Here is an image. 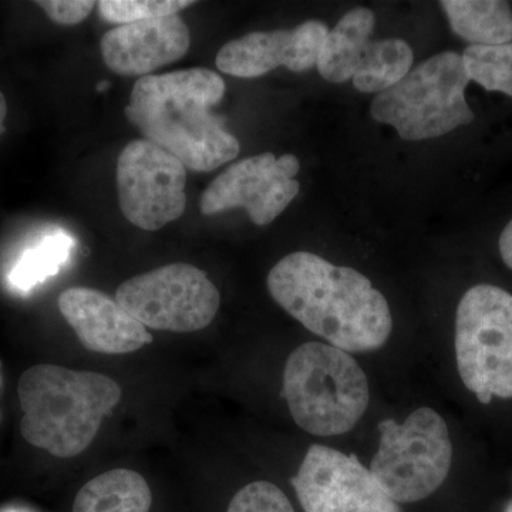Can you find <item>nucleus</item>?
Returning a JSON list of instances; mask_svg holds the SVG:
<instances>
[{
  "instance_id": "f257e3e1",
  "label": "nucleus",
  "mask_w": 512,
  "mask_h": 512,
  "mask_svg": "<svg viewBox=\"0 0 512 512\" xmlns=\"http://www.w3.org/2000/svg\"><path fill=\"white\" fill-rule=\"evenodd\" d=\"M266 284L282 309L330 346L373 352L390 338L389 303L356 269L311 252H293L271 269Z\"/></svg>"
},
{
  "instance_id": "f03ea898",
  "label": "nucleus",
  "mask_w": 512,
  "mask_h": 512,
  "mask_svg": "<svg viewBox=\"0 0 512 512\" xmlns=\"http://www.w3.org/2000/svg\"><path fill=\"white\" fill-rule=\"evenodd\" d=\"M224 96V79L204 67L151 74L134 84L124 114L187 170L211 173L241 151L237 137L212 111Z\"/></svg>"
},
{
  "instance_id": "7ed1b4c3",
  "label": "nucleus",
  "mask_w": 512,
  "mask_h": 512,
  "mask_svg": "<svg viewBox=\"0 0 512 512\" xmlns=\"http://www.w3.org/2000/svg\"><path fill=\"white\" fill-rule=\"evenodd\" d=\"M18 394L23 439L59 458L86 451L123 396L110 377L56 365L26 370Z\"/></svg>"
},
{
  "instance_id": "20e7f679",
  "label": "nucleus",
  "mask_w": 512,
  "mask_h": 512,
  "mask_svg": "<svg viewBox=\"0 0 512 512\" xmlns=\"http://www.w3.org/2000/svg\"><path fill=\"white\" fill-rule=\"evenodd\" d=\"M282 393L295 423L318 437L348 433L370 402L365 370L350 353L320 342L303 343L289 355Z\"/></svg>"
},
{
  "instance_id": "39448f33",
  "label": "nucleus",
  "mask_w": 512,
  "mask_h": 512,
  "mask_svg": "<svg viewBox=\"0 0 512 512\" xmlns=\"http://www.w3.org/2000/svg\"><path fill=\"white\" fill-rule=\"evenodd\" d=\"M470 83L463 55L443 52L430 57L399 83L377 94L370 114L396 128L404 140H430L474 121L466 100Z\"/></svg>"
},
{
  "instance_id": "423d86ee",
  "label": "nucleus",
  "mask_w": 512,
  "mask_h": 512,
  "mask_svg": "<svg viewBox=\"0 0 512 512\" xmlns=\"http://www.w3.org/2000/svg\"><path fill=\"white\" fill-rule=\"evenodd\" d=\"M380 441L370 473L397 504L417 503L436 493L453 461L446 421L430 407L414 410L404 423H379Z\"/></svg>"
},
{
  "instance_id": "0eeeda50",
  "label": "nucleus",
  "mask_w": 512,
  "mask_h": 512,
  "mask_svg": "<svg viewBox=\"0 0 512 512\" xmlns=\"http://www.w3.org/2000/svg\"><path fill=\"white\" fill-rule=\"evenodd\" d=\"M456 357L478 402L512 399V295L494 285L468 289L458 303Z\"/></svg>"
},
{
  "instance_id": "6e6552de",
  "label": "nucleus",
  "mask_w": 512,
  "mask_h": 512,
  "mask_svg": "<svg viewBox=\"0 0 512 512\" xmlns=\"http://www.w3.org/2000/svg\"><path fill=\"white\" fill-rule=\"evenodd\" d=\"M116 301L147 329L192 333L215 319L221 296L197 266L170 264L123 282Z\"/></svg>"
},
{
  "instance_id": "1a4fd4ad",
  "label": "nucleus",
  "mask_w": 512,
  "mask_h": 512,
  "mask_svg": "<svg viewBox=\"0 0 512 512\" xmlns=\"http://www.w3.org/2000/svg\"><path fill=\"white\" fill-rule=\"evenodd\" d=\"M120 210L144 231H158L184 214L187 168L146 138L128 143L117 160Z\"/></svg>"
},
{
  "instance_id": "9d476101",
  "label": "nucleus",
  "mask_w": 512,
  "mask_h": 512,
  "mask_svg": "<svg viewBox=\"0 0 512 512\" xmlns=\"http://www.w3.org/2000/svg\"><path fill=\"white\" fill-rule=\"evenodd\" d=\"M298 158L284 154L264 153L244 158L218 175L200 201L204 215L245 208L249 218L259 227L271 224L299 194L301 184Z\"/></svg>"
},
{
  "instance_id": "9b49d317",
  "label": "nucleus",
  "mask_w": 512,
  "mask_h": 512,
  "mask_svg": "<svg viewBox=\"0 0 512 512\" xmlns=\"http://www.w3.org/2000/svg\"><path fill=\"white\" fill-rule=\"evenodd\" d=\"M292 485L305 512H402L355 454L313 444Z\"/></svg>"
},
{
  "instance_id": "f8f14e48",
  "label": "nucleus",
  "mask_w": 512,
  "mask_h": 512,
  "mask_svg": "<svg viewBox=\"0 0 512 512\" xmlns=\"http://www.w3.org/2000/svg\"><path fill=\"white\" fill-rule=\"evenodd\" d=\"M328 33L319 20H308L288 30L251 32L222 46L215 63L220 72L239 79H256L279 66L306 72L318 64Z\"/></svg>"
},
{
  "instance_id": "ddd939ff",
  "label": "nucleus",
  "mask_w": 512,
  "mask_h": 512,
  "mask_svg": "<svg viewBox=\"0 0 512 512\" xmlns=\"http://www.w3.org/2000/svg\"><path fill=\"white\" fill-rule=\"evenodd\" d=\"M191 33L180 15L117 26L101 37L103 62L124 77H146L187 55Z\"/></svg>"
},
{
  "instance_id": "4468645a",
  "label": "nucleus",
  "mask_w": 512,
  "mask_h": 512,
  "mask_svg": "<svg viewBox=\"0 0 512 512\" xmlns=\"http://www.w3.org/2000/svg\"><path fill=\"white\" fill-rule=\"evenodd\" d=\"M57 305L80 343L90 352L127 355L153 342L146 326L104 292L82 286L66 289L60 293Z\"/></svg>"
},
{
  "instance_id": "2eb2a0df",
  "label": "nucleus",
  "mask_w": 512,
  "mask_h": 512,
  "mask_svg": "<svg viewBox=\"0 0 512 512\" xmlns=\"http://www.w3.org/2000/svg\"><path fill=\"white\" fill-rule=\"evenodd\" d=\"M375 23L373 10L360 6L349 10L335 28L329 30L316 64L326 82L339 84L353 79Z\"/></svg>"
},
{
  "instance_id": "dca6fc26",
  "label": "nucleus",
  "mask_w": 512,
  "mask_h": 512,
  "mask_svg": "<svg viewBox=\"0 0 512 512\" xmlns=\"http://www.w3.org/2000/svg\"><path fill=\"white\" fill-rule=\"evenodd\" d=\"M153 494L137 471L117 468L94 477L76 495L73 512H150Z\"/></svg>"
},
{
  "instance_id": "f3484780",
  "label": "nucleus",
  "mask_w": 512,
  "mask_h": 512,
  "mask_svg": "<svg viewBox=\"0 0 512 512\" xmlns=\"http://www.w3.org/2000/svg\"><path fill=\"white\" fill-rule=\"evenodd\" d=\"M451 29L471 46H498L512 40V12L501 0L440 2Z\"/></svg>"
},
{
  "instance_id": "a211bd4d",
  "label": "nucleus",
  "mask_w": 512,
  "mask_h": 512,
  "mask_svg": "<svg viewBox=\"0 0 512 512\" xmlns=\"http://www.w3.org/2000/svg\"><path fill=\"white\" fill-rule=\"evenodd\" d=\"M413 49L403 39L370 40L357 64L353 86L362 93H383L412 69Z\"/></svg>"
},
{
  "instance_id": "6ab92c4d",
  "label": "nucleus",
  "mask_w": 512,
  "mask_h": 512,
  "mask_svg": "<svg viewBox=\"0 0 512 512\" xmlns=\"http://www.w3.org/2000/svg\"><path fill=\"white\" fill-rule=\"evenodd\" d=\"M73 247V239L64 232L49 235L35 248H30L23 254L10 272V282L20 291L35 288L37 284L59 272L60 266L69 259Z\"/></svg>"
},
{
  "instance_id": "aec40b11",
  "label": "nucleus",
  "mask_w": 512,
  "mask_h": 512,
  "mask_svg": "<svg viewBox=\"0 0 512 512\" xmlns=\"http://www.w3.org/2000/svg\"><path fill=\"white\" fill-rule=\"evenodd\" d=\"M463 60L470 80L487 92H501L512 97V42L467 47Z\"/></svg>"
},
{
  "instance_id": "412c9836",
  "label": "nucleus",
  "mask_w": 512,
  "mask_h": 512,
  "mask_svg": "<svg viewBox=\"0 0 512 512\" xmlns=\"http://www.w3.org/2000/svg\"><path fill=\"white\" fill-rule=\"evenodd\" d=\"M194 3L191 0H101L97 8L106 22L123 26L178 15Z\"/></svg>"
},
{
  "instance_id": "4be33fe9",
  "label": "nucleus",
  "mask_w": 512,
  "mask_h": 512,
  "mask_svg": "<svg viewBox=\"0 0 512 512\" xmlns=\"http://www.w3.org/2000/svg\"><path fill=\"white\" fill-rule=\"evenodd\" d=\"M227 512H295L289 498L278 485L255 481L235 494Z\"/></svg>"
},
{
  "instance_id": "5701e85b",
  "label": "nucleus",
  "mask_w": 512,
  "mask_h": 512,
  "mask_svg": "<svg viewBox=\"0 0 512 512\" xmlns=\"http://www.w3.org/2000/svg\"><path fill=\"white\" fill-rule=\"evenodd\" d=\"M36 5L57 25L74 26L89 18L97 3L93 0H39Z\"/></svg>"
},
{
  "instance_id": "b1692460",
  "label": "nucleus",
  "mask_w": 512,
  "mask_h": 512,
  "mask_svg": "<svg viewBox=\"0 0 512 512\" xmlns=\"http://www.w3.org/2000/svg\"><path fill=\"white\" fill-rule=\"evenodd\" d=\"M500 254L505 265L512 269V220L508 222L507 227L501 232Z\"/></svg>"
},
{
  "instance_id": "393cba45",
  "label": "nucleus",
  "mask_w": 512,
  "mask_h": 512,
  "mask_svg": "<svg viewBox=\"0 0 512 512\" xmlns=\"http://www.w3.org/2000/svg\"><path fill=\"white\" fill-rule=\"evenodd\" d=\"M8 116V103H6L5 96L0 92V136L6 131L5 120Z\"/></svg>"
},
{
  "instance_id": "a878e982",
  "label": "nucleus",
  "mask_w": 512,
  "mask_h": 512,
  "mask_svg": "<svg viewBox=\"0 0 512 512\" xmlns=\"http://www.w3.org/2000/svg\"><path fill=\"white\" fill-rule=\"evenodd\" d=\"M504 512H512V501L510 504L507 505V508H505Z\"/></svg>"
}]
</instances>
